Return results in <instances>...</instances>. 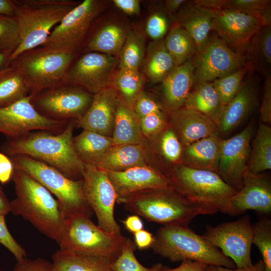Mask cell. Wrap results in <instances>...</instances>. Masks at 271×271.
Listing matches in <instances>:
<instances>
[{"label":"cell","mask_w":271,"mask_h":271,"mask_svg":"<svg viewBox=\"0 0 271 271\" xmlns=\"http://www.w3.org/2000/svg\"><path fill=\"white\" fill-rule=\"evenodd\" d=\"M74 119L57 134L39 130L9 139L2 147L9 157L25 155L51 166L73 180L82 179L84 164L74 145Z\"/></svg>","instance_id":"cell-1"},{"label":"cell","mask_w":271,"mask_h":271,"mask_svg":"<svg viewBox=\"0 0 271 271\" xmlns=\"http://www.w3.org/2000/svg\"><path fill=\"white\" fill-rule=\"evenodd\" d=\"M12 179L16 197L10 202V212L21 216L59 244L65 219L57 199L40 182L17 167L14 166Z\"/></svg>","instance_id":"cell-2"},{"label":"cell","mask_w":271,"mask_h":271,"mask_svg":"<svg viewBox=\"0 0 271 271\" xmlns=\"http://www.w3.org/2000/svg\"><path fill=\"white\" fill-rule=\"evenodd\" d=\"M118 203L147 221L163 226H188L195 217L213 214L207 208L189 200L171 187L151 189L130 195Z\"/></svg>","instance_id":"cell-3"},{"label":"cell","mask_w":271,"mask_h":271,"mask_svg":"<svg viewBox=\"0 0 271 271\" xmlns=\"http://www.w3.org/2000/svg\"><path fill=\"white\" fill-rule=\"evenodd\" d=\"M21 43L10 61L22 52L41 46L54 28L80 2L74 0H13Z\"/></svg>","instance_id":"cell-4"},{"label":"cell","mask_w":271,"mask_h":271,"mask_svg":"<svg viewBox=\"0 0 271 271\" xmlns=\"http://www.w3.org/2000/svg\"><path fill=\"white\" fill-rule=\"evenodd\" d=\"M154 252L172 262L191 260L236 268L234 262L188 226H161L154 236Z\"/></svg>","instance_id":"cell-5"},{"label":"cell","mask_w":271,"mask_h":271,"mask_svg":"<svg viewBox=\"0 0 271 271\" xmlns=\"http://www.w3.org/2000/svg\"><path fill=\"white\" fill-rule=\"evenodd\" d=\"M9 157L14 166L28 173L56 197L64 219L76 215L92 216L83 193L82 179L72 180L56 168L27 156Z\"/></svg>","instance_id":"cell-6"},{"label":"cell","mask_w":271,"mask_h":271,"mask_svg":"<svg viewBox=\"0 0 271 271\" xmlns=\"http://www.w3.org/2000/svg\"><path fill=\"white\" fill-rule=\"evenodd\" d=\"M167 178L173 189L212 214L224 213L228 200L237 192L216 172L185 165L176 166Z\"/></svg>","instance_id":"cell-7"},{"label":"cell","mask_w":271,"mask_h":271,"mask_svg":"<svg viewBox=\"0 0 271 271\" xmlns=\"http://www.w3.org/2000/svg\"><path fill=\"white\" fill-rule=\"evenodd\" d=\"M78 54L40 46L22 52L10 63L21 73L33 95L65 83L69 66Z\"/></svg>","instance_id":"cell-8"},{"label":"cell","mask_w":271,"mask_h":271,"mask_svg":"<svg viewBox=\"0 0 271 271\" xmlns=\"http://www.w3.org/2000/svg\"><path fill=\"white\" fill-rule=\"evenodd\" d=\"M127 237L106 232L90 218L76 215L65 219L60 249L115 258Z\"/></svg>","instance_id":"cell-9"},{"label":"cell","mask_w":271,"mask_h":271,"mask_svg":"<svg viewBox=\"0 0 271 271\" xmlns=\"http://www.w3.org/2000/svg\"><path fill=\"white\" fill-rule=\"evenodd\" d=\"M102 0H84L70 11L55 26L41 45L47 48L79 54L95 19L106 8Z\"/></svg>","instance_id":"cell-10"},{"label":"cell","mask_w":271,"mask_h":271,"mask_svg":"<svg viewBox=\"0 0 271 271\" xmlns=\"http://www.w3.org/2000/svg\"><path fill=\"white\" fill-rule=\"evenodd\" d=\"M82 180L83 193L96 215L97 225L109 234H121L114 214L117 195L105 172L95 166L84 164Z\"/></svg>","instance_id":"cell-11"},{"label":"cell","mask_w":271,"mask_h":271,"mask_svg":"<svg viewBox=\"0 0 271 271\" xmlns=\"http://www.w3.org/2000/svg\"><path fill=\"white\" fill-rule=\"evenodd\" d=\"M194 67V86L212 82L243 67L244 54L237 52L217 35L209 36L192 58Z\"/></svg>","instance_id":"cell-12"},{"label":"cell","mask_w":271,"mask_h":271,"mask_svg":"<svg viewBox=\"0 0 271 271\" xmlns=\"http://www.w3.org/2000/svg\"><path fill=\"white\" fill-rule=\"evenodd\" d=\"M31 103L41 114L56 120L76 119L89 107L93 95L64 83L32 95Z\"/></svg>","instance_id":"cell-13"},{"label":"cell","mask_w":271,"mask_h":271,"mask_svg":"<svg viewBox=\"0 0 271 271\" xmlns=\"http://www.w3.org/2000/svg\"><path fill=\"white\" fill-rule=\"evenodd\" d=\"M202 236L211 245L221 249L222 253L234 262L236 268L252 264V229L249 215L215 226L208 225Z\"/></svg>","instance_id":"cell-14"},{"label":"cell","mask_w":271,"mask_h":271,"mask_svg":"<svg viewBox=\"0 0 271 271\" xmlns=\"http://www.w3.org/2000/svg\"><path fill=\"white\" fill-rule=\"evenodd\" d=\"M71 63L64 83L94 94L111 85L117 57L88 52L79 53Z\"/></svg>","instance_id":"cell-15"},{"label":"cell","mask_w":271,"mask_h":271,"mask_svg":"<svg viewBox=\"0 0 271 271\" xmlns=\"http://www.w3.org/2000/svg\"><path fill=\"white\" fill-rule=\"evenodd\" d=\"M31 94L0 107V133L9 139L23 136L33 130L62 131L67 121L53 119L40 113L31 103Z\"/></svg>","instance_id":"cell-16"},{"label":"cell","mask_w":271,"mask_h":271,"mask_svg":"<svg viewBox=\"0 0 271 271\" xmlns=\"http://www.w3.org/2000/svg\"><path fill=\"white\" fill-rule=\"evenodd\" d=\"M212 30L234 51L243 54L253 36L268 25L262 18L231 10L214 11Z\"/></svg>","instance_id":"cell-17"},{"label":"cell","mask_w":271,"mask_h":271,"mask_svg":"<svg viewBox=\"0 0 271 271\" xmlns=\"http://www.w3.org/2000/svg\"><path fill=\"white\" fill-rule=\"evenodd\" d=\"M252 132L253 127L249 124L233 137L221 141L217 171L236 191L241 189L247 172Z\"/></svg>","instance_id":"cell-18"},{"label":"cell","mask_w":271,"mask_h":271,"mask_svg":"<svg viewBox=\"0 0 271 271\" xmlns=\"http://www.w3.org/2000/svg\"><path fill=\"white\" fill-rule=\"evenodd\" d=\"M248 210L270 213L271 182L268 177L247 172L241 189L229 199L224 213L236 216Z\"/></svg>","instance_id":"cell-19"},{"label":"cell","mask_w":271,"mask_h":271,"mask_svg":"<svg viewBox=\"0 0 271 271\" xmlns=\"http://www.w3.org/2000/svg\"><path fill=\"white\" fill-rule=\"evenodd\" d=\"M104 171L114 187L117 195V203L143 191L170 187L165 175L148 165L136 166L122 171Z\"/></svg>","instance_id":"cell-20"},{"label":"cell","mask_w":271,"mask_h":271,"mask_svg":"<svg viewBox=\"0 0 271 271\" xmlns=\"http://www.w3.org/2000/svg\"><path fill=\"white\" fill-rule=\"evenodd\" d=\"M119 95L109 86L93 94L92 102L84 113L74 119V123L83 130L96 132L111 137Z\"/></svg>","instance_id":"cell-21"},{"label":"cell","mask_w":271,"mask_h":271,"mask_svg":"<svg viewBox=\"0 0 271 271\" xmlns=\"http://www.w3.org/2000/svg\"><path fill=\"white\" fill-rule=\"evenodd\" d=\"M93 23L79 53L96 52L117 57L129 29L116 20Z\"/></svg>","instance_id":"cell-22"},{"label":"cell","mask_w":271,"mask_h":271,"mask_svg":"<svg viewBox=\"0 0 271 271\" xmlns=\"http://www.w3.org/2000/svg\"><path fill=\"white\" fill-rule=\"evenodd\" d=\"M171 121L173 130L184 147L218 130L216 123L210 117L186 107L171 111Z\"/></svg>","instance_id":"cell-23"},{"label":"cell","mask_w":271,"mask_h":271,"mask_svg":"<svg viewBox=\"0 0 271 271\" xmlns=\"http://www.w3.org/2000/svg\"><path fill=\"white\" fill-rule=\"evenodd\" d=\"M194 71L192 58L176 66L162 81L164 98L171 111L184 105L194 85Z\"/></svg>","instance_id":"cell-24"},{"label":"cell","mask_w":271,"mask_h":271,"mask_svg":"<svg viewBox=\"0 0 271 271\" xmlns=\"http://www.w3.org/2000/svg\"><path fill=\"white\" fill-rule=\"evenodd\" d=\"M255 100L253 83H242L236 95L223 106L219 114L216 124L220 134H227L238 125L252 109Z\"/></svg>","instance_id":"cell-25"},{"label":"cell","mask_w":271,"mask_h":271,"mask_svg":"<svg viewBox=\"0 0 271 271\" xmlns=\"http://www.w3.org/2000/svg\"><path fill=\"white\" fill-rule=\"evenodd\" d=\"M189 1L176 19L175 23L183 28L193 38L196 51L201 48L212 30L213 10L204 8Z\"/></svg>","instance_id":"cell-26"},{"label":"cell","mask_w":271,"mask_h":271,"mask_svg":"<svg viewBox=\"0 0 271 271\" xmlns=\"http://www.w3.org/2000/svg\"><path fill=\"white\" fill-rule=\"evenodd\" d=\"M222 140L218 130L185 147L182 151L186 166L217 171Z\"/></svg>","instance_id":"cell-27"},{"label":"cell","mask_w":271,"mask_h":271,"mask_svg":"<svg viewBox=\"0 0 271 271\" xmlns=\"http://www.w3.org/2000/svg\"><path fill=\"white\" fill-rule=\"evenodd\" d=\"M52 259L53 271H113L115 258L59 249Z\"/></svg>","instance_id":"cell-28"},{"label":"cell","mask_w":271,"mask_h":271,"mask_svg":"<svg viewBox=\"0 0 271 271\" xmlns=\"http://www.w3.org/2000/svg\"><path fill=\"white\" fill-rule=\"evenodd\" d=\"M146 152L143 144L113 145L95 164L98 169L106 171H122L146 164Z\"/></svg>","instance_id":"cell-29"},{"label":"cell","mask_w":271,"mask_h":271,"mask_svg":"<svg viewBox=\"0 0 271 271\" xmlns=\"http://www.w3.org/2000/svg\"><path fill=\"white\" fill-rule=\"evenodd\" d=\"M143 137L138 117L119 98L111 136L113 145H143Z\"/></svg>","instance_id":"cell-30"},{"label":"cell","mask_w":271,"mask_h":271,"mask_svg":"<svg viewBox=\"0 0 271 271\" xmlns=\"http://www.w3.org/2000/svg\"><path fill=\"white\" fill-rule=\"evenodd\" d=\"M176 66L165 47L164 39L149 44L142 67L144 76L151 82H162Z\"/></svg>","instance_id":"cell-31"},{"label":"cell","mask_w":271,"mask_h":271,"mask_svg":"<svg viewBox=\"0 0 271 271\" xmlns=\"http://www.w3.org/2000/svg\"><path fill=\"white\" fill-rule=\"evenodd\" d=\"M73 145L84 164L95 166L106 151L113 146V141L110 137L83 130L73 137Z\"/></svg>","instance_id":"cell-32"},{"label":"cell","mask_w":271,"mask_h":271,"mask_svg":"<svg viewBox=\"0 0 271 271\" xmlns=\"http://www.w3.org/2000/svg\"><path fill=\"white\" fill-rule=\"evenodd\" d=\"M184 107L197 111L210 117L215 123L223 107L212 82H206L195 86L189 93ZM217 125V124H216Z\"/></svg>","instance_id":"cell-33"},{"label":"cell","mask_w":271,"mask_h":271,"mask_svg":"<svg viewBox=\"0 0 271 271\" xmlns=\"http://www.w3.org/2000/svg\"><path fill=\"white\" fill-rule=\"evenodd\" d=\"M250 68L269 75L271 67V25L262 27L252 37L247 50Z\"/></svg>","instance_id":"cell-34"},{"label":"cell","mask_w":271,"mask_h":271,"mask_svg":"<svg viewBox=\"0 0 271 271\" xmlns=\"http://www.w3.org/2000/svg\"><path fill=\"white\" fill-rule=\"evenodd\" d=\"M247 163L248 172L257 174L271 169V128L260 123L252 143Z\"/></svg>","instance_id":"cell-35"},{"label":"cell","mask_w":271,"mask_h":271,"mask_svg":"<svg viewBox=\"0 0 271 271\" xmlns=\"http://www.w3.org/2000/svg\"><path fill=\"white\" fill-rule=\"evenodd\" d=\"M30 94L27 82L16 67L10 63L0 71V107L11 105Z\"/></svg>","instance_id":"cell-36"},{"label":"cell","mask_w":271,"mask_h":271,"mask_svg":"<svg viewBox=\"0 0 271 271\" xmlns=\"http://www.w3.org/2000/svg\"><path fill=\"white\" fill-rule=\"evenodd\" d=\"M145 83V76L139 70L119 69L113 75L111 85L123 102L133 110L136 100L143 91Z\"/></svg>","instance_id":"cell-37"},{"label":"cell","mask_w":271,"mask_h":271,"mask_svg":"<svg viewBox=\"0 0 271 271\" xmlns=\"http://www.w3.org/2000/svg\"><path fill=\"white\" fill-rule=\"evenodd\" d=\"M164 41L176 66L193 58L196 54V48L193 38L183 28L175 23Z\"/></svg>","instance_id":"cell-38"},{"label":"cell","mask_w":271,"mask_h":271,"mask_svg":"<svg viewBox=\"0 0 271 271\" xmlns=\"http://www.w3.org/2000/svg\"><path fill=\"white\" fill-rule=\"evenodd\" d=\"M146 51L144 34L140 31L129 29L118 56L119 69L139 70Z\"/></svg>","instance_id":"cell-39"},{"label":"cell","mask_w":271,"mask_h":271,"mask_svg":"<svg viewBox=\"0 0 271 271\" xmlns=\"http://www.w3.org/2000/svg\"><path fill=\"white\" fill-rule=\"evenodd\" d=\"M271 1L268 0H217V10H231L252 15L270 25Z\"/></svg>","instance_id":"cell-40"},{"label":"cell","mask_w":271,"mask_h":271,"mask_svg":"<svg viewBox=\"0 0 271 271\" xmlns=\"http://www.w3.org/2000/svg\"><path fill=\"white\" fill-rule=\"evenodd\" d=\"M250 68L247 63L237 70L212 82L223 106L236 95L243 83L244 76Z\"/></svg>","instance_id":"cell-41"},{"label":"cell","mask_w":271,"mask_h":271,"mask_svg":"<svg viewBox=\"0 0 271 271\" xmlns=\"http://www.w3.org/2000/svg\"><path fill=\"white\" fill-rule=\"evenodd\" d=\"M133 241L127 238L118 256L112 263L113 271H161L164 265L158 263L151 267L142 265L137 259L134 251Z\"/></svg>","instance_id":"cell-42"},{"label":"cell","mask_w":271,"mask_h":271,"mask_svg":"<svg viewBox=\"0 0 271 271\" xmlns=\"http://www.w3.org/2000/svg\"><path fill=\"white\" fill-rule=\"evenodd\" d=\"M252 243L261 254L264 271H271V220L261 219L252 224Z\"/></svg>","instance_id":"cell-43"},{"label":"cell","mask_w":271,"mask_h":271,"mask_svg":"<svg viewBox=\"0 0 271 271\" xmlns=\"http://www.w3.org/2000/svg\"><path fill=\"white\" fill-rule=\"evenodd\" d=\"M20 43L19 28L16 17L0 15V51L14 52Z\"/></svg>","instance_id":"cell-44"},{"label":"cell","mask_w":271,"mask_h":271,"mask_svg":"<svg viewBox=\"0 0 271 271\" xmlns=\"http://www.w3.org/2000/svg\"><path fill=\"white\" fill-rule=\"evenodd\" d=\"M168 16L164 11H157L149 16L146 23L145 31L147 35L153 41L163 39L168 32L169 28Z\"/></svg>","instance_id":"cell-45"},{"label":"cell","mask_w":271,"mask_h":271,"mask_svg":"<svg viewBox=\"0 0 271 271\" xmlns=\"http://www.w3.org/2000/svg\"><path fill=\"white\" fill-rule=\"evenodd\" d=\"M161 151L166 159L172 162L177 161L182 156V144L173 129L165 130L161 138Z\"/></svg>","instance_id":"cell-46"},{"label":"cell","mask_w":271,"mask_h":271,"mask_svg":"<svg viewBox=\"0 0 271 271\" xmlns=\"http://www.w3.org/2000/svg\"><path fill=\"white\" fill-rule=\"evenodd\" d=\"M139 120L143 136L148 138L163 130L166 124V116L163 111L150 114Z\"/></svg>","instance_id":"cell-47"},{"label":"cell","mask_w":271,"mask_h":271,"mask_svg":"<svg viewBox=\"0 0 271 271\" xmlns=\"http://www.w3.org/2000/svg\"><path fill=\"white\" fill-rule=\"evenodd\" d=\"M0 243L8 249L17 261L27 257L26 250L16 241L8 230L5 216L0 215Z\"/></svg>","instance_id":"cell-48"},{"label":"cell","mask_w":271,"mask_h":271,"mask_svg":"<svg viewBox=\"0 0 271 271\" xmlns=\"http://www.w3.org/2000/svg\"><path fill=\"white\" fill-rule=\"evenodd\" d=\"M133 110L139 119L150 114L163 111L160 104L152 96L144 91L136 100Z\"/></svg>","instance_id":"cell-49"},{"label":"cell","mask_w":271,"mask_h":271,"mask_svg":"<svg viewBox=\"0 0 271 271\" xmlns=\"http://www.w3.org/2000/svg\"><path fill=\"white\" fill-rule=\"evenodd\" d=\"M261 122L268 125L271 123V77L267 75L263 82L261 103L259 109Z\"/></svg>","instance_id":"cell-50"},{"label":"cell","mask_w":271,"mask_h":271,"mask_svg":"<svg viewBox=\"0 0 271 271\" xmlns=\"http://www.w3.org/2000/svg\"><path fill=\"white\" fill-rule=\"evenodd\" d=\"M14 271H53L52 263L48 260L38 258L35 259L27 257L17 261Z\"/></svg>","instance_id":"cell-51"},{"label":"cell","mask_w":271,"mask_h":271,"mask_svg":"<svg viewBox=\"0 0 271 271\" xmlns=\"http://www.w3.org/2000/svg\"><path fill=\"white\" fill-rule=\"evenodd\" d=\"M14 166L11 158L0 152V182L2 184L7 183L13 175Z\"/></svg>","instance_id":"cell-52"},{"label":"cell","mask_w":271,"mask_h":271,"mask_svg":"<svg viewBox=\"0 0 271 271\" xmlns=\"http://www.w3.org/2000/svg\"><path fill=\"white\" fill-rule=\"evenodd\" d=\"M133 239L136 247L140 250H145L151 248L154 241V236L144 229L133 233Z\"/></svg>","instance_id":"cell-53"},{"label":"cell","mask_w":271,"mask_h":271,"mask_svg":"<svg viewBox=\"0 0 271 271\" xmlns=\"http://www.w3.org/2000/svg\"><path fill=\"white\" fill-rule=\"evenodd\" d=\"M112 3L118 9L129 16L138 15L141 11L139 0H113Z\"/></svg>","instance_id":"cell-54"},{"label":"cell","mask_w":271,"mask_h":271,"mask_svg":"<svg viewBox=\"0 0 271 271\" xmlns=\"http://www.w3.org/2000/svg\"><path fill=\"white\" fill-rule=\"evenodd\" d=\"M206 265L197 261L184 260L178 267L171 268L164 266L161 271H205Z\"/></svg>","instance_id":"cell-55"},{"label":"cell","mask_w":271,"mask_h":271,"mask_svg":"<svg viewBox=\"0 0 271 271\" xmlns=\"http://www.w3.org/2000/svg\"><path fill=\"white\" fill-rule=\"evenodd\" d=\"M121 221L125 229L133 234L144 228V223L142 219L139 216L136 214L128 215Z\"/></svg>","instance_id":"cell-56"},{"label":"cell","mask_w":271,"mask_h":271,"mask_svg":"<svg viewBox=\"0 0 271 271\" xmlns=\"http://www.w3.org/2000/svg\"><path fill=\"white\" fill-rule=\"evenodd\" d=\"M188 1L185 0H167L164 2V11L167 15L172 17L183 6L187 4Z\"/></svg>","instance_id":"cell-57"},{"label":"cell","mask_w":271,"mask_h":271,"mask_svg":"<svg viewBox=\"0 0 271 271\" xmlns=\"http://www.w3.org/2000/svg\"><path fill=\"white\" fill-rule=\"evenodd\" d=\"M0 15L15 16L13 0H0Z\"/></svg>","instance_id":"cell-58"},{"label":"cell","mask_w":271,"mask_h":271,"mask_svg":"<svg viewBox=\"0 0 271 271\" xmlns=\"http://www.w3.org/2000/svg\"><path fill=\"white\" fill-rule=\"evenodd\" d=\"M10 212V202L0 186V215L6 216Z\"/></svg>","instance_id":"cell-59"},{"label":"cell","mask_w":271,"mask_h":271,"mask_svg":"<svg viewBox=\"0 0 271 271\" xmlns=\"http://www.w3.org/2000/svg\"><path fill=\"white\" fill-rule=\"evenodd\" d=\"M13 52L11 50L0 51V71L10 64V58Z\"/></svg>","instance_id":"cell-60"},{"label":"cell","mask_w":271,"mask_h":271,"mask_svg":"<svg viewBox=\"0 0 271 271\" xmlns=\"http://www.w3.org/2000/svg\"><path fill=\"white\" fill-rule=\"evenodd\" d=\"M234 271H264V266L263 261L261 260L252 265L241 268H236Z\"/></svg>","instance_id":"cell-61"},{"label":"cell","mask_w":271,"mask_h":271,"mask_svg":"<svg viewBox=\"0 0 271 271\" xmlns=\"http://www.w3.org/2000/svg\"><path fill=\"white\" fill-rule=\"evenodd\" d=\"M205 271H234V269L219 265H206Z\"/></svg>","instance_id":"cell-62"},{"label":"cell","mask_w":271,"mask_h":271,"mask_svg":"<svg viewBox=\"0 0 271 271\" xmlns=\"http://www.w3.org/2000/svg\"><path fill=\"white\" fill-rule=\"evenodd\" d=\"M0 271H2V270H0Z\"/></svg>","instance_id":"cell-63"}]
</instances>
